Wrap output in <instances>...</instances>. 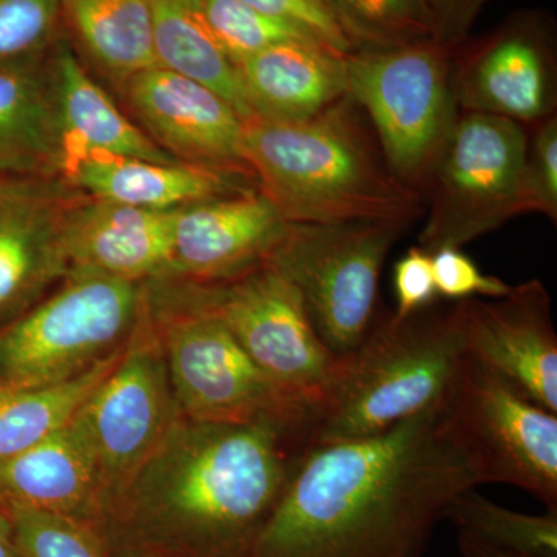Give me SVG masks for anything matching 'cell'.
<instances>
[{
    "mask_svg": "<svg viewBox=\"0 0 557 557\" xmlns=\"http://www.w3.org/2000/svg\"><path fill=\"white\" fill-rule=\"evenodd\" d=\"M145 284L76 273L0 333V386L38 387L83 375L124 346Z\"/></svg>",
    "mask_w": 557,
    "mask_h": 557,
    "instance_id": "52a82bcc",
    "label": "cell"
},
{
    "mask_svg": "<svg viewBox=\"0 0 557 557\" xmlns=\"http://www.w3.org/2000/svg\"><path fill=\"white\" fill-rule=\"evenodd\" d=\"M487 0H424L437 30L440 46L457 50Z\"/></svg>",
    "mask_w": 557,
    "mask_h": 557,
    "instance_id": "d590c367",
    "label": "cell"
},
{
    "mask_svg": "<svg viewBox=\"0 0 557 557\" xmlns=\"http://www.w3.org/2000/svg\"><path fill=\"white\" fill-rule=\"evenodd\" d=\"M443 424L483 483L518 486L557 509V416L474 358L465 357L442 408Z\"/></svg>",
    "mask_w": 557,
    "mask_h": 557,
    "instance_id": "9c48e42d",
    "label": "cell"
},
{
    "mask_svg": "<svg viewBox=\"0 0 557 557\" xmlns=\"http://www.w3.org/2000/svg\"><path fill=\"white\" fill-rule=\"evenodd\" d=\"M194 3L208 30L236 65L285 40L310 39L321 42L302 28L267 16L240 0H194Z\"/></svg>",
    "mask_w": 557,
    "mask_h": 557,
    "instance_id": "f1b7e54d",
    "label": "cell"
},
{
    "mask_svg": "<svg viewBox=\"0 0 557 557\" xmlns=\"http://www.w3.org/2000/svg\"><path fill=\"white\" fill-rule=\"evenodd\" d=\"M156 65L196 81L252 120L239 67L208 30L194 0H150Z\"/></svg>",
    "mask_w": 557,
    "mask_h": 557,
    "instance_id": "d4e9b609",
    "label": "cell"
},
{
    "mask_svg": "<svg viewBox=\"0 0 557 557\" xmlns=\"http://www.w3.org/2000/svg\"><path fill=\"white\" fill-rule=\"evenodd\" d=\"M354 51H379L437 42L424 0H322Z\"/></svg>",
    "mask_w": 557,
    "mask_h": 557,
    "instance_id": "83f0119b",
    "label": "cell"
},
{
    "mask_svg": "<svg viewBox=\"0 0 557 557\" xmlns=\"http://www.w3.org/2000/svg\"><path fill=\"white\" fill-rule=\"evenodd\" d=\"M0 507L60 516L101 534L108 504L94 450L76 416L30 448L0 460Z\"/></svg>",
    "mask_w": 557,
    "mask_h": 557,
    "instance_id": "d6986e66",
    "label": "cell"
},
{
    "mask_svg": "<svg viewBox=\"0 0 557 557\" xmlns=\"http://www.w3.org/2000/svg\"><path fill=\"white\" fill-rule=\"evenodd\" d=\"M64 178L94 199L159 211L256 188L255 182L245 175L196 164L113 157L76 159Z\"/></svg>",
    "mask_w": 557,
    "mask_h": 557,
    "instance_id": "603a6c76",
    "label": "cell"
},
{
    "mask_svg": "<svg viewBox=\"0 0 557 557\" xmlns=\"http://www.w3.org/2000/svg\"><path fill=\"white\" fill-rule=\"evenodd\" d=\"M60 20L73 53L116 94L156 65L150 0H60Z\"/></svg>",
    "mask_w": 557,
    "mask_h": 557,
    "instance_id": "cb8c5ba5",
    "label": "cell"
},
{
    "mask_svg": "<svg viewBox=\"0 0 557 557\" xmlns=\"http://www.w3.org/2000/svg\"><path fill=\"white\" fill-rule=\"evenodd\" d=\"M440 408L311 448L249 557H423L446 505L480 485Z\"/></svg>",
    "mask_w": 557,
    "mask_h": 557,
    "instance_id": "7a4b0ae2",
    "label": "cell"
},
{
    "mask_svg": "<svg viewBox=\"0 0 557 557\" xmlns=\"http://www.w3.org/2000/svg\"><path fill=\"white\" fill-rule=\"evenodd\" d=\"M180 418L148 289L119 362L76 413L97 460L108 518Z\"/></svg>",
    "mask_w": 557,
    "mask_h": 557,
    "instance_id": "30bf717a",
    "label": "cell"
},
{
    "mask_svg": "<svg viewBox=\"0 0 557 557\" xmlns=\"http://www.w3.org/2000/svg\"><path fill=\"white\" fill-rule=\"evenodd\" d=\"M453 86L460 112L533 124L556 115L557 84L552 35L539 17L518 16L460 54Z\"/></svg>",
    "mask_w": 557,
    "mask_h": 557,
    "instance_id": "4fadbf2b",
    "label": "cell"
},
{
    "mask_svg": "<svg viewBox=\"0 0 557 557\" xmlns=\"http://www.w3.org/2000/svg\"><path fill=\"white\" fill-rule=\"evenodd\" d=\"M394 293L397 300V307L391 313L394 321H401L432 306L437 298V287L431 252L413 247L398 259L394 267Z\"/></svg>",
    "mask_w": 557,
    "mask_h": 557,
    "instance_id": "e575fe53",
    "label": "cell"
},
{
    "mask_svg": "<svg viewBox=\"0 0 557 557\" xmlns=\"http://www.w3.org/2000/svg\"><path fill=\"white\" fill-rule=\"evenodd\" d=\"M432 269L437 295L457 302L475 296L497 299L511 289L507 282L483 273L460 248H442L432 252Z\"/></svg>",
    "mask_w": 557,
    "mask_h": 557,
    "instance_id": "d6a6232c",
    "label": "cell"
},
{
    "mask_svg": "<svg viewBox=\"0 0 557 557\" xmlns=\"http://www.w3.org/2000/svg\"><path fill=\"white\" fill-rule=\"evenodd\" d=\"M467 357L457 306L381 318L354 354L338 358L317 403L314 446L383 434L437 409Z\"/></svg>",
    "mask_w": 557,
    "mask_h": 557,
    "instance_id": "277c9868",
    "label": "cell"
},
{
    "mask_svg": "<svg viewBox=\"0 0 557 557\" xmlns=\"http://www.w3.org/2000/svg\"><path fill=\"white\" fill-rule=\"evenodd\" d=\"M456 50L438 42L347 54L348 95L368 116L392 171L423 196L456 121Z\"/></svg>",
    "mask_w": 557,
    "mask_h": 557,
    "instance_id": "ba28073f",
    "label": "cell"
},
{
    "mask_svg": "<svg viewBox=\"0 0 557 557\" xmlns=\"http://www.w3.org/2000/svg\"><path fill=\"white\" fill-rule=\"evenodd\" d=\"M119 95L131 119L175 160L252 180L242 153L245 120L214 90L153 65Z\"/></svg>",
    "mask_w": 557,
    "mask_h": 557,
    "instance_id": "5bb4252c",
    "label": "cell"
},
{
    "mask_svg": "<svg viewBox=\"0 0 557 557\" xmlns=\"http://www.w3.org/2000/svg\"><path fill=\"white\" fill-rule=\"evenodd\" d=\"M410 223H288L267 256L298 292L314 332L344 358L362 346L384 317L380 278L392 247Z\"/></svg>",
    "mask_w": 557,
    "mask_h": 557,
    "instance_id": "5b68a950",
    "label": "cell"
},
{
    "mask_svg": "<svg viewBox=\"0 0 557 557\" xmlns=\"http://www.w3.org/2000/svg\"><path fill=\"white\" fill-rule=\"evenodd\" d=\"M60 38V0H0V67L46 54Z\"/></svg>",
    "mask_w": 557,
    "mask_h": 557,
    "instance_id": "4dcf8cb0",
    "label": "cell"
},
{
    "mask_svg": "<svg viewBox=\"0 0 557 557\" xmlns=\"http://www.w3.org/2000/svg\"><path fill=\"white\" fill-rule=\"evenodd\" d=\"M124 346L83 375L64 383L38 387L0 386V460L30 448L70 423L115 368Z\"/></svg>",
    "mask_w": 557,
    "mask_h": 557,
    "instance_id": "484cf974",
    "label": "cell"
},
{
    "mask_svg": "<svg viewBox=\"0 0 557 557\" xmlns=\"http://www.w3.org/2000/svg\"><path fill=\"white\" fill-rule=\"evenodd\" d=\"M174 212L81 193L69 205L62 226L67 276L100 274L134 284L170 276Z\"/></svg>",
    "mask_w": 557,
    "mask_h": 557,
    "instance_id": "ac0fdd59",
    "label": "cell"
},
{
    "mask_svg": "<svg viewBox=\"0 0 557 557\" xmlns=\"http://www.w3.org/2000/svg\"><path fill=\"white\" fill-rule=\"evenodd\" d=\"M288 223L258 188L177 208L170 276L222 284L265 262Z\"/></svg>",
    "mask_w": 557,
    "mask_h": 557,
    "instance_id": "2e32d148",
    "label": "cell"
},
{
    "mask_svg": "<svg viewBox=\"0 0 557 557\" xmlns=\"http://www.w3.org/2000/svg\"><path fill=\"white\" fill-rule=\"evenodd\" d=\"M186 296L180 313L164 318L153 311L180 416L244 421L311 401L289 394L259 369L222 319L205 307L196 285Z\"/></svg>",
    "mask_w": 557,
    "mask_h": 557,
    "instance_id": "8fae6325",
    "label": "cell"
},
{
    "mask_svg": "<svg viewBox=\"0 0 557 557\" xmlns=\"http://www.w3.org/2000/svg\"><path fill=\"white\" fill-rule=\"evenodd\" d=\"M527 189L530 212L557 220V120L556 115L533 124L528 137Z\"/></svg>",
    "mask_w": 557,
    "mask_h": 557,
    "instance_id": "1f68e13d",
    "label": "cell"
},
{
    "mask_svg": "<svg viewBox=\"0 0 557 557\" xmlns=\"http://www.w3.org/2000/svg\"><path fill=\"white\" fill-rule=\"evenodd\" d=\"M0 557H21L14 544L10 520L2 508H0Z\"/></svg>",
    "mask_w": 557,
    "mask_h": 557,
    "instance_id": "74e56055",
    "label": "cell"
},
{
    "mask_svg": "<svg viewBox=\"0 0 557 557\" xmlns=\"http://www.w3.org/2000/svg\"><path fill=\"white\" fill-rule=\"evenodd\" d=\"M120 557H143V556H139V555H132V553H129V555H124V556H120Z\"/></svg>",
    "mask_w": 557,
    "mask_h": 557,
    "instance_id": "f35d334b",
    "label": "cell"
},
{
    "mask_svg": "<svg viewBox=\"0 0 557 557\" xmlns=\"http://www.w3.org/2000/svg\"><path fill=\"white\" fill-rule=\"evenodd\" d=\"M317 403L244 421L180 418L102 527L132 555L249 557L314 448Z\"/></svg>",
    "mask_w": 557,
    "mask_h": 557,
    "instance_id": "6da1fadb",
    "label": "cell"
},
{
    "mask_svg": "<svg viewBox=\"0 0 557 557\" xmlns=\"http://www.w3.org/2000/svg\"><path fill=\"white\" fill-rule=\"evenodd\" d=\"M197 292L270 380L319 401L338 358L319 339L287 278L263 262L222 284L197 285Z\"/></svg>",
    "mask_w": 557,
    "mask_h": 557,
    "instance_id": "7c38bea8",
    "label": "cell"
},
{
    "mask_svg": "<svg viewBox=\"0 0 557 557\" xmlns=\"http://www.w3.org/2000/svg\"><path fill=\"white\" fill-rule=\"evenodd\" d=\"M51 70L62 129L67 138L70 164L83 157L182 163L156 145L119 108L62 35L51 51Z\"/></svg>",
    "mask_w": 557,
    "mask_h": 557,
    "instance_id": "7402d4cb",
    "label": "cell"
},
{
    "mask_svg": "<svg viewBox=\"0 0 557 557\" xmlns=\"http://www.w3.org/2000/svg\"><path fill=\"white\" fill-rule=\"evenodd\" d=\"M443 520H449L458 534L494 547L531 557H557V509L544 516L522 515L469 487L446 505Z\"/></svg>",
    "mask_w": 557,
    "mask_h": 557,
    "instance_id": "4316f807",
    "label": "cell"
},
{
    "mask_svg": "<svg viewBox=\"0 0 557 557\" xmlns=\"http://www.w3.org/2000/svg\"><path fill=\"white\" fill-rule=\"evenodd\" d=\"M21 557H104L97 531L75 520L22 507H0Z\"/></svg>",
    "mask_w": 557,
    "mask_h": 557,
    "instance_id": "f546056e",
    "label": "cell"
},
{
    "mask_svg": "<svg viewBox=\"0 0 557 557\" xmlns=\"http://www.w3.org/2000/svg\"><path fill=\"white\" fill-rule=\"evenodd\" d=\"M458 549L463 557H531L522 553L509 552V549L494 547V545L480 542L478 539L458 534Z\"/></svg>",
    "mask_w": 557,
    "mask_h": 557,
    "instance_id": "8d00e7d4",
    "label": "cell"
},
{
    "mask_svg": "<svg viewBox=\"0 0 557 557\" xmlns=\"http://www.w3.org/2000/svg\"><path fill=\"white\" fill-rule=\"evenodd\" d=\"M242 153L287 223H412L423 209L350 95L309 120L245 121Z\"/></svg>",
    "mask_w": 557,
    "mask_h": 557,
    "instance_id": "3957f363",
    "label": "cell"
},
{
    "mask_svg": "<svg viewBox=\"0 0 557 557\" xmlns=\"http://www.w3.org/2000/svg\"><path fill=\"white\" fill-rule=\"evenodd\" d=\"M240 2L274 20L285 21L302 28L330 49L344 54L354 51L341 30L338 22L322 0H240Z\"/></svg>",
    "mask_w": 557,
    "mask_h": 557,
    "instance_id": "836d02e7",
    "label": "cell"
},
{
    "mask_svg": "<svg viewBox=\"0 0 557 557\" xmlns=\"http://www.w3.org/2000/svg\"><path fill=\"white\" fill-rule=\"evenodd\" d=\"M527 150L522 124L458 112L429 172V215L418 247L431 255L461 248L530 212Z\"/></svg>",
    "mask_w": 557,
    "mask_h": 557,
    "instance_id": "8992f818",
    "label": "cell"
},
{
    "mask_svg": "<svg viewBox=\"0 0 557 557\" xmlns=\"http://www.w3.org/2000/svg\"><path fill=\"white\" fill-rule=\"evenodd\" d=\"M456 306L467 355L557 413V335L545 285L533 278L502 298Z\"/></svg>",
    "mask_w": 557,
    "mask_h": 557,
    "instance_id": "9a60e30c",
    "label": "cell"
},
{
    "mask_svg": "<svg viewBox=\"0 0 557 557\" xmlns=\"http://www.w3.org/2000/svg\"><path fill=\"white\" fill-rule=\"evenodd\" d=\"M51 51L0 67V177L58 178L69 170Z\"/></svg>",
    "mask_w": 557,
    "mask_h": 557,
    "instance_id": "ffe728a7",
    "label": "cell"
},
{
    "mask_svg": "<svg viewBox=\"0 0 557 557\" xmlns=\"http://www.w3.org/2000/svg\"><path fill=\"white\" fill-rule=\"evenodd\" d=\"M237 67L252 119L309 120L348 95L347 54L317 40L274 44Z\"/></svg>",
    "mask_w": 557,
    "mask_h": 557,
    "instance_id": "44dd1931",
    "label": "cell"
},
{
    "mask_svg": "<svg viewBox=\"0 0 557 557\" xmlns=\"http://www.w3.org/2000/svg\"><path fill=\"white\" fill-rule=\"evenodd\" d=\"M79 194L64 177H0V317L67 276L62 226Z\"/></svg>",
    "mask_w": 557,
    "mask_h": 557,
    "instance_id": "e0dca14e",
    "label": "cell"
}]
</instances>
